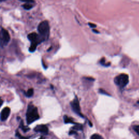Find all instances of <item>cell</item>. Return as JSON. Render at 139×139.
Segmentation results:
<instances>
[{
	"instance_id": "7402d4cb",
	"label": "cell",
	"mask_w": 139,
	"mask_h": 139,
	"mask_svg": "<svg viewBox=\"0 0 139 139\" xmlns=\"http://www.w3.org/2000/svg\"><path fill=\"white\" fill-rule=\"evenodd\" d=\"M39 139H43V138H39Z\"/></svg>"
},
{
	"instance_id": "ffe728a7",
	"label": "cell",
	"mask_w": 139,
	"mask_h": 139,
	"mask_svg": "<svg viewBox=\"0 0 139 139\" xmlns=\"http://www.w3.org/2000/svg\"><path fill=\"white\" fill-rule=\"evenodd\" d=\"M76 134V132H74V130H71L69 133V134L72 135V134Z\"/></svg>"
},
{
	"instance_id": "ba28073f",
	"label": "cell",
	"mask_w": 139,
	"mask_h": 139,
	"mask_svg": "<svg viewBox=\"0 0 139 139\" xmlns=\"http://www.w3.org/2000/svg\"><path fill=\"white\" fill-rule=\"evenodd\" d=\"M10 113V109L8 107H6L3 109L1 113V120L2 121H6Z\"/></svg>"
},
{
	"instance_id": "9a60e30c",
	"label": "cell",
	"mask_w": 139,
	"mask_h": 139,
	"mask_svg": "<svg viewBox=\"0 0 139 139\" xmlns=\"http://www.w3.org/2000/svg\"><path fill=\"white\" fill-rule=\"evenodd\" d=\"M91 139H103V138L101 135L97 134H95L91 136Z\"/></svg>"
},
{
	"instance_id": "3957f363",
	"label": "cell",
	"mask_w": 139,
	"mask_h": 139,
	"mask_svg": "<svg viewBox=\"0 0 139 139\" xmlns=\"http://www.w3.org/2000/svg\"><path fill=\"white\" fill-rule=\"evenodd\" d=\"M38 31L39 32V34L45 41L49 39L50 35V26L49 21L45 20L41 22L38 26Z\"/></svg>"
},
{
	"instance_id": "44dd1931",
	"label": "cell",
	"mask_w": 139,
	"mask_h": 139,
	"mask_svg": "<svg viewBox=\"0 0 139 139\" xmlns=\"http://www.w3.org/2000/svg\"><path fill=\"white\" fill-rule=\"evenodd\" d=\"M92 32H94V33H97V34L99 33V32L98 31H97V30H95V29H92Z\"/></svg>"
},
{
	"instance_id": "603a6c76",
	"label": "cell",
	"mask_w": 139,
	"mask_h": 139,
	"mask_svg": "<svg viewBox=\"0 0 139 139\" xmlns=\"http://www.w3.org/2000/svg\"><path fill=\"white\" fill-rule=\"evenodd\" d=\"M138 103H139V101H138Z\"/></svg>"
},
{
	"instance_id": "6da1fadb",
	"label": "cell",
	"mask_w": 139,
	"mask_h": 139,
	"mask_svg": "<svg viewBox=\"0 0 139 139\" xmlns=\"http://www.w3.org/2000/svg\"><path fill=\"white\" fill-rule=\"evenodd\" d=\"M40 118L38 108L34 105L29 104L26 111V121L28 125L32 124Z\"/></svg>"
},
{
	"instance_id": "7c38bea8",
	"label": "cell",
	"mask_w": 139,
	"mask_h": 139,
	"mask_svg": "<svg viewBox=\"0 0 139 139\" xmlns=\"http://www.w3.org/2000/svg\"><path fill=\"white\" fill-rule=\"evenodd\" d=\"M34 94V89L33 88L29 89L26 93V96L27 97H30Z\"/></svg>"
},
{
	"instance_id": "5b68a950",
	"label": "cell",
	"mask_w": 139,
	"mask_h": 139,
	"mask_svg": "<svg viewBox=\"0 0 139 139\" xmlns=\"http://www.w3.org/2000/svg\"><path fill=\"white\" fill-rule=\"evenodd\" d=\"M10 40V36L8 31L3 28H1V46L3 47L7 45Z\"/></svg>"
},
{
	"instance_id": "30bf717a",
	"label": "cell",
	"mask_w": 139,
	"mask_h": 139,
	"mask_svg": "<svg viewBox=\"0 0 139 139\" xmlns=\"http://www.w3.org/2000/svg\"><path fill=\"white\" fill-rule=\"evenodd\" d=\"M22 7L25 10H30L33 7V6L32 4V3H25L22 5Z\"/></svg>"
},
{
	"instance_id": "7a4b0ae2",
	"label": "cell",
	"mask_w": 139,
	"mask_h": 139,
	"mask_svg": "<svg viewBox=\"0 0 139 139\" xmlns=\"http://www.w3.org/2000/svg\"><path fill=\"white\" fill-rule=\"evenodd\" d=\"M27 38L30 41L31 43L29 49V51L30 52H34L36 50L38 45L45 41L39 34L35 33V32L29 33L27 36Z\"/></svg>"
},
{
	"instance_id": "277c9868",
	"label": "cell",
	"mask_w": 139,
	"mask_h": 139,
	"mask_svg": "<svg viewBox=\"0 0 139 139\" xmlns=\"http://www.w3.org/2000/svg\"><path fill=\"white\" fill-rule=\"evenodd\" d=\"M129 82V77L126 74H120L114 79L115 84L121 89L125 88Z\"/></svg>"
},
{
	"instance_id": "ac0fdd59",
	"label": "cell",
	"mask_w": 139,
	"mask_h": 139,
	"mask_svg": "<svg viewBox=\"0 0 139 139\" xmlns=\"http://www.w3.org/2000/svg\"><path fill=\"white\" fill-rule=\"evenodd\" d=\"M88 25L90 27H91V28L96 27V25L95 24H92V23H89Z\"/></svg>"
},
{
	"instance_id": "8992f818",
	"label": "cell",
	"mask_w": 139,
	"mask_h": 139,
	"mask_svg": "<svg viewBox=\"0 0 139 139\" xmlns=\"http://www.w3.org/2000/svg\"><path fill=\"white\" fill-rule=\"evenodd\" d=\"M70 104L71 106V108L74 113L77 114L78 115L81 116L82 117H84L83 115H82L81 113L79 102L77 96H76L75 98L73 99V100L72 102H71Z\"/></svg>"
},
{
	"instance_id": "d6986e66",
	"label": "cell",
	"mask_w": 139,
	"mask_h": 139,
	"mask_svg": "<svg viewBox=\"0 0 139 139\" xmlns=\"http://www.w3.org/2000/svg\"><path fill=\"white\" fill-rule=\"evenodd\" d=\"M87 80H89V81H95V79L92 78H89V77H87L85 78Z\"/></svg>"
},
{
	"instance_id": "e0dca14e",
	"label": "cell",
	"mask_w": 139,
	"mask_h": 139,
	"mask_svg": "<svg viewBox=\"0 0 139 139\" xmlns=\"http://www.w3.org/2000/svg\"><path fill=\"white\" fill-rule=\"evenodd\" d=\"M99 93H101V94L106 95H109H109L107 92H106L105 90H103V89H99Z\"/></svg>"
},
{
	"instance_id": "9c48e42d",
	"label": "cell",
	"mask_w": 139,
	"mask_h": 139,
	"mask_svg": "<svg viewBox=\"0 0 139 139\" xmlns=\"http://www.w3.org/2000/svg\"><path fill=\"white\" fill-rule=\"evenodd\" d=\"M64 123H72V124H75V125L77 124L73 121V120L71 118H70V117H68L66 115H65L64 116Z\"/></svg>"
},
{
	"instance_id": "2e32d148",
	"label": "cell",
	"mask_w": 139,
	"mask_h": 139,
	"mask_svg": "<svg viewBox=\"0 0 139 139\" xmlns=\"http://www.w3.org/2000/svg\"><path fill=\"white\" fill-rule=\"evenodd\" d=\"M133 129H134V130H135V132L137 134L139 135V125L134 126Z\"/></svg>"
},
{
	"instance_id": "4fadbf2b",
	"label": "cell",
	"mask_w": 139,
	"mask_h": 139,
	"mask_svg": "<svg viewBox=\"0 0 139 139\" xmlns=\"http://www.w3.org/2000/svg\"><path fill=\"white\" fill-rule=\"evenodd\" d=\"M101 65H102V66H109L110 65V63H107L106 64L105 63V58H102L100 60V61H99Z\"/></svg>"
},
{
	"instance_id": "5bb4252c",
	"label": "cell",
	"mask_w": 139,
	"mask_h": 139,
	"mask_svg": "<svg viewBox=\"0 0 139 139\" xmlns=\"http://www.w3.org/2000/svg\"><path fill=\"white\" fill-rule=\"evenodd\" d=\"M73 130H82L83 129V127L79 123H77L73 128Z\"/></svg>"
},
{
	"instance_id": "52a82bcc",
	"label": "cell",
	"mask_w": 139,
	"mask_h": 139,
	"mask_svg": "<svg viewBox=\"0 0 139 139\" xmlns=\"http://www.w3.org/2000/svg\"><path fill=\"white\" fill-rule=\"evenodd\" d=\"M34 130L36 132L42 133V134H47L48 133V132H49V129H48L47 126L44 125L36 126L34 128Z\"/></svg>"
},
{
	"instance_id": "8fae6325",
	"label": "cell",
	"mask_w": 139,
	"mask_h": 139,
	"mask_svg": "<svg viewBox=\"0 0 139 139\" xmlns=\"http://www.w3.org/2000/svg\"><path fill=\"white\" fill-rule=\"evenodd\" d=\"M20 128H21V129H22L24 132H28V130H29V128L27 127V126H25L24 125V122L22 121H21V123H20Z\"/></svg>"
}]
</instances>
